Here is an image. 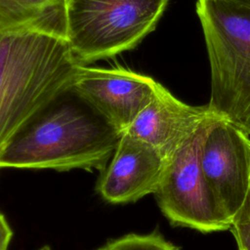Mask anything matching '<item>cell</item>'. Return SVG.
<instances>
[{
	"instance_id": "1",
	"label": "cell",
	"mask_w": 250,
	"mask_h": 250,
	"mask_svg": "<svg viewBox=\"0 0 250 250\" xmlns=\"http://www.w3.org/2000/svg\"><path fill=\"white\" fill-rule=\"evenodd\" d=\"M121 135L70 89L17 130L0 151V168L103 170Z\"/></svg>"
},
{
	"instance_id": "2",
	"label": "cell",
	"mask_w": 250,
	"mask_h": 250,
	"mask_svg": "<svg viewBox=\"0 0 250 250\" xmlns=\"http://www.w3.org/2000/svg\"><path fill=\"white\" fill-rule=\"evenodd\" d=\"M78 64L62 38L0 32V151L32 115L71 89Z\"/></svg>"
},
{
	"instance_id": "3",
	"label": "cell",
	"mask_w": 250,
	"mask_h": 250,
	"mask_svg": "<svg viewBox=\"0 0 250 250\" xmlns=\"http://www.w3.org/2000/svg\"><path fill=\"white\" fill-rule=\"evenodd\" d=\"M210 68L207 106L250 136V6L197 0Z\"/></svg>"
},
{
	"instance_id": "4",
	"label": "cell",
	"mask_w": 250,
	"mask_h": 250,
	"mask_svg": "<svg viewBox=\"0 0 250 250\" xmlns=\"http://www.w3.org/2000/svg\"><path fill=\"white\" fill-rule=\"evenodd\" d=\"M169 0H67L66 41L79 64L113 58L153 31Z\"/></svg>"
},
{
	"instance_id": "5",
	"label": "cell",
	"mask_w": 250,
	"mask_h": 250,
	"mask_svg": "<svg viewBox=\"0 0 250 250\" xmlns=\"http://www.w3.org/2000/svg\"><path fill=\"white\" fill-rule=\"evenodd\" d=\"M214 114L167 160L154 192L158 206L174 226L200 232L230 229L232 223L215 198L202 170L200 148Z\"/></svg>"
},
{
	"instance_id": "6",
	"label": "cell",
	"mask_w": 250,
	"mask_h": 250,
	"mask_svg": "<svg viewBox=\"0 0 250 250\" xmlns=\"http://www.w3.org/2000/svg\"><path fill=\"white\" fill-rule=\"evenodd\" d=\"M205 179L219 205L232 223L239 222L250 199V138L216 116L200 148Z\"/></svg>"
},
{
	"instance_id": "7",
	"label": "cell",
	"mask_w": 250,
	"mask_h": 250,
	"mask_svg": "<svg viewBox=\"0 0 250 250\" xmlns=\"http://www.w3.org/2000/svg\"><path fill=\"white\" fill-rule=\"evenodd\" d=\"M158 82L124 66L78 64L71 91L123 133L153 97Z\"/></svg>"
},
{
	"instance_id": "8",
	"label": "cell",
	"mask_w": 250,
	"mask_h": 250,
	"mask_svg": "<svg viewBox=\"0 0 250 250\" xmlns=\"http://www.w3.org/2000/svg\"><path fill=\"white\" fill-rule=\"evenodd\" d=\"M165 164L166 159L154 147L122 133L111 158L102 170L97 189L109 203L137 201L156 191Z\"/></svg>"
},
{
	"instance_id": "9",
	"label": "cell",
	"mask_w": 250,
	"mask_h": 250,
	"mask_svg": "<svg viewBox=\"0 0 250 250\" xmlns=\"http://www.w3.org/2000/svg\"><path fill=\"white\" fill-rule=\"evenodd\" d=\"M215 113L177 99L158 82L149 103L123 133L154 147L167 160Z\"/></svg>"
},
{
	"instance_id": "10",
	"label": "cell",
	"mask_w": 250,
	"mask_h": 250,
	"mask_svg": "<svg viewBox=\"0 0 250 250\" xmlns=\"http://www.w3.org/2000/svg\"><path fill=\"white\" fill-rule=\"evenodd\" d=\"M67 0H0V32H36L66 40Z\"/></svg>"
},
{
	"instance_id": "11",
	"label": "cell",
	"mask_w": 250,
	"mask_h": 250,
	"mask_svg": "<svg viewBox=\"0 0 250 250\" xmlns=\"http://www.w3.org/2000/svg\"><path fill=\"white\" fill-rule=\"evenodd\" d=\"M98 250H180L161 234H127L111 240Z\"/></svg>"
},
{
	"instance_id": "12",
	"label": "cell",
	"mask_w": 250,
	"mask_h": 250,
	"mask_svg": "<svg viewBox=\"0 0 250 250\" xmlns=\"http://www.w3.org/2000/svg\"><path fill=\"white\" fill-rule=\"evenodd\" d=\"M237 244V250H250V227L246 223H236L230 229Z\"/></svg>"
},
{
	"instance_id": "13",
	"label": "cell",
	"mask_w": 250,
	"mask_h": 250,
	"mask_svg": "<svg viewBox=\"0 0 250 250\" xmlns=\"http://www.w3.org/2000/svg\"><path fill=\"white\" fill-rule=\"evenodd\" d=\"M12 237V230L3 216L0 213V250H7Z\"/></svg>"
},
{
	"instance_id": "14",
	"label": "cell",
	"mask_w": 250,
	"mask_h": 250,
	"mask_svg": "<svg viewBox=\"0 0 250 250\" xmlns=\"http://www.w3.org/2000/svg\"><path fill=\"white\" fill-rule=\"evenodd\" d=\"M237 223H246L250 227V199H249V203H248L247 209H246L242 219L239 222H237Z\"/></svg>"
},
{
	"instance_id": "15",
	"label": "cell",
	"mask_w": 250,
	"mask_h": 250,
	"mask_svg": "<svg viewBox=\"0 0 250 250\" xmlns=\"http://www.w3.org/2000/svg\"><path fill=\"white\" fill-rule=\"evenodd\" d=\"M232 1H235V2H238L240 4H244V5L250 6V0H232Z\"/></svg>"
},
{
	"instance_id": "16",
	"label": "cell",
	"mask_w": 250,
	"mask_h": 250,
	"mask_svg": "<svg viewBox=\"0 0 250 250\" xmlns=\"http://www.w3.org/2000/svg\"><path fill=\"white\" fill-rule=\"evenodd\" d=\"M39 250H52L49 246H44V247H42V248H40Z\"/></svg>"
}]
</instances>
